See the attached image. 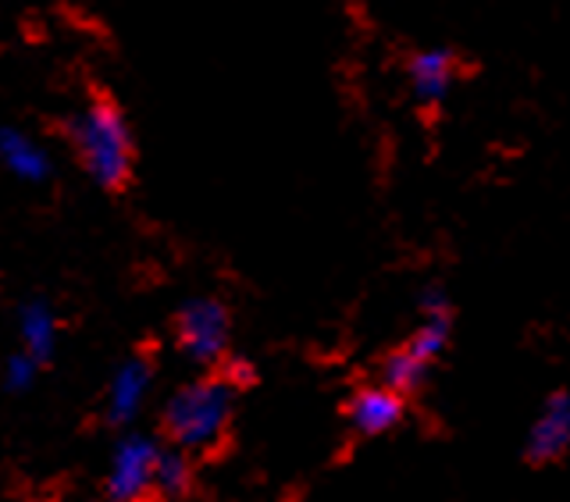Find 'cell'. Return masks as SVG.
Instances as JSON below:
<instances>
[{
	"label": "cell",
	"instance_id": "14",
	"mask_svg": "<svg viewBox=\"0 0 570 502\" xmlns=\"http://www.w3.org/2000/svg\"><path fill=\"white\" fill-rule=\"evenodd\" d=\"M43 364L36 361V356L29 350H18L14 356H8V364H4V385L11 392H26L36 378V371H40Z\"/></svg>",
	"mask_w": 570,
	"mask_h": 502
},
{
	"label": "cell",
	"instance_id": "1",
	"mask_svg": "<svg viewBox=\"0 0 570 502\" xmlns=\"http://www.w3.org/2000/svg\"><path fill=\"white\" fill-rule=\"evenodd\" d=\"M68 139L76 147L82 168L100 189H121L132 171V136L129 121L115 100H94L86 111L68 118Z\"/></svg>",
	"mask_w": 570,
	"mask_h": 502
},
{
	"label": "cell",
	"instance_id": "2",
	"mask_svg": "<svg viewBox=\"0 0 570 502\" xmlns=\"http://www.w3.org/2000/svg\"><path fill=\"white\" fill-rule=\"evenodd\" d=\"M232 392H236V385L228 378H204L178 388L165 406V417H160L168 439L186 453L214 450L228 432Z\"/></svg>",
	"mask_w": 570,
	"mask_h": 502
},
{
	"label": "cell",
	"instance_id": "11",
	"mask_svg": "<svg viewBox=\"0 0 570 502\" xmlns=\"http://www.w3.org/2000/svg\"><path fill=\"white\" fill-rule=\"evenodd\" d=\"M154 492L168 495V499H183L193 492V463H189L186 450H168L157 456Z\"/></svg>",
	"mask_w": 570,
	"mask_h": 502
},
{
	"label": "cell",
	"instance_id": "9",
	"mask_svg": "<svg viewBox=\"0 0 570 502\" xmlns=\"http://www.w3.org/2000/svg\"><path fill=\"white\" fill-rule=\"evenodd\" d=\"M453 86V53L424 50L410 61V89L421 104H439Z\"/></svg>",
	"mask_w": 570,
	"mask_h": 502
},
{
	"label": "cell",
	"instance_id": "7",
	"mask_svg": "<svg viewBox=\"0 0 570 502\" xmlns=\"http://www.w3.org/2000/svg\"><path fill=\"white\" fill-rule=\"evenodd\" d=\"M150 361L147 356H129L111 378V388H107V424H129L136 417V410L147 400L150 388Z\"/></svg>",
	"mask_w": 570,
	"mask_h": 502
},
{
	"label": "cell",
	"instance_id": "13",
	"mask_svg": "<svg viewBox=\"0 0 570 502\" xmlns=\"http://www.w3.org/2000/svg\"><path fill=\"white\" fill-rule=\"evenodd\" d=\"M450 332H453V311H428L424 325L417 328L414 338H410V350L432 364L435 356L445 350V343H450Z\"/></svg>",
	"mask_w": 570,
	"mask_h": 502
},
{
	"label": "cell",
	"instance_id": "12",
	"mask_svg": "<svg viewBox=\"0 0 570 502\" xmlns=\"http://www.w3.org/2000/svg\"><path fill=\"white\" fill-rule=\"evenodd\" d=\"M382 378H385L389 388H396V392H403V396H410V392H417L421 382L428 378V361L406 346V350L389 356L385 367H382Z\"/></svg>",
	"mask_w": 570,
	"mask_h": 502
},
{
	"label": "cell",
	"instance_id": "6",
	"mask_svg": "<svg viewBox=\"0 0 570 502\" xmlns=\"http://www.w3.org/2000/svg\"><path fill=\"white\" fill-rule=\"evenodd\" d=\"M346 417L353 424V432H361L367 439L392 432L403 421V392L379 385V388H361L350 400Z\"/></svg>",
	"mask_w": 570,
	"mask_h": 502
},
{
	"label": "cell",
	"instance_id": "8",
	"mask_svg": "<svg viewBox=\"0 0 570 502\" xmlns=\"http://www.w3.org/2000/svg\"><path fill=\"white\" fill-rule=\"evenodd\" d=\"M0 160L4 168L22 178V183H47L50 178V157L40 142H32L26 132L18 129H4L0 132Z\"/></svg>",
	"mask_w": 570,
	"mask_h": 502
},
{
	"label": "cell",
	"instance_id": "3",
	"mask_svg": "<svg viewBox=\"0 0 570 502\" xmlns=\"http://www.w3.org/2000/svg\"><path fill=\"white\" fill-rule=\"evenodd\" d=\"M175 328H178V350L200 367L218 364L228 350V311L218 299H189L178 311Z\"/></svg>",
	"mask_w": 570,
	"mask_h": 502
},
{
	"label": "cell",
	"instance_id": "5",
	"mask_svg": "<svg viewBox=\"0 0 570 502\" xmlns=\"http://www.w3.org/2000/svg\"><path fill=\"white\" fill-rule=\"evenodd\" d=\"M570 453V396L567 392H552L546 400L539 421L531 424L524 456L531 463H552Z\"/></svg>",
	"mask_w": 570,
	"mask_h": 502
},
{
	"label": "cell",
	"instance_id": "15",
	"mask_svg": "<svg viewBox=\"0 0 570 502\" xmlns=\"http://www.w3.org/2000/svg\"><path fill=\"white\" fill-rule=\"evenodd\" d=\"M225 378L236 388H246V385H254L257 371H254V364H249V361H228L225 364Z\"/></svg>",
	"mask_w": 570,
	"mask_h": 502
},
{
	"label": "cell",
	"instance_id": "10",
	"mask_svg": "<svg viewBox=\"0 0 570 502\" xmlns=\"http://www.w3.org/2000/svg\"><path fill=\"white\" fill-rule=\"evenodd\" d=\"M18 335H22V350H29L36 361L47 364L58 346V317L43 299H32L18 311Z\"/></svg>",
	"mask_w": 570,
	"mask_h": 502
},
{
	"label": "cell",
	"instance_id": "4",
	"mask_svg": "<svg viewBox=\"0 0 570 502\" xmlns=\"http://www.w3.org/2000/svg\"><path fill=\"white\" fill-rule=\"evenodd\" d=\"M157 456L160 450L147 435H129L118 442L111 474H107V495L118 502H132L154 492V474H157Z\"/></svg>",
	"mask_w": 570,
	"mask_h": 502
}]
</instances>
